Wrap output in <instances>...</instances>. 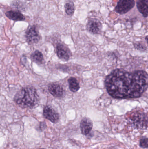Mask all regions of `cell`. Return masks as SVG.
Wrapping results in <instances>:
<instances>
[{
	"mask_svg": "<svg viewBox=\"0 0 148 149\" xmlns=\"http://www.w3.org/2000/svg\"><path fill=\"white\" fill-rule=\"evenodd\" d=\"M93 124L92 121L87 117H84L81 121L80 128L82 134L84 135L88 134L92 130Z\"/></svg>",
	"mask_w": 148,
	"mask_h": 149,
	"instance_id": "obj_10",
	"label": "cell"
},
{
	"mask_svg": "<svg viewBox=\"0 0 148 149\" xmlns=\"http://www.w3.org/2000/svg\"><path fill=\"white\" fill-rule=\"evenodd\" d=\"M132 124L135 128L147 129V117L144 113H137L131 118Z\"/></svg>",
	"mask_w": 148,
	"mask_h": 149,
	"instance_id": "obj_3",
	"label": "cell"
},
{
	"mask_svg": "<svg viewBox=\"0 0 148 149\" xmlns=\"http://www.w3.org/2000/svg\"><path fill=\"white\" fill-rule=\"evenodd\" d=\"M69 87L71 92L76 93L79 90L80 88V85L77 80L74 77H70L68 80Z\"/></svg>",
	"mask_w": 148,
	"mask_h": 149,
	"instance_id": "obj_13",
	"label": "cell"
},
{
	"mask_svg": "<svg viewBox=\"0 0 148 149\" xmlns=\"http://www.w3.org/2000/svg\"><path fill=\"white\" fill-rule=\"evenodd\" d=\"M26 41L29 45L37 44L41 39V36L35 25L30 26L25 33Z\"/></svg>",
	"mask_w": 148,
	"mask_h": 149,
	"instance_id": "obj_5",
	"label": "cell"
},
{
	"mask_svg": "<svg viewBox=\"0 0 148 149\" xmlns=\"http://www.w3.org/2000/svg\"><path fill=\"white\" fill-rule=\"evenodd\" d=\"M87 30L93 34H98L101 31L102 24L99 19L92 18L88 21L86 24Z\"/></svg>",
	"mask_w": 148,
	"mask_h": 149,
	"instance_id": "obj_6",
	"label": "cell"
},
{
	"mask_svg": "<svg viewBox=\"0 0 148 149\" xmlns=\"http://www.w3.org/2000/svg\"><path fill=\"white\" fill-rule=\"evenodd\" d=\"M135 5V0H119L115 7V11L120 15L129 12Z\"/></svg>",
	"mask_w": 148,
	"mask_h": 149,
	"instance_id": "obj_4",
	"label": "cell"
},
{
	"mask_svg": "<svg viewBox=\"0 0 148 149\" xmlns=\"http://www.w3.org/2000/svg\"><path fill=\"white\" fill-rule=\"evenodd\" d=\"M64 9L66 14L68 15H73L75 11V6L74 2L71 1H68L64 5Z\"/></svg>",
	"mask_w": 148,
	"mask_h": 149,
	"instance_id": "obj_15",
	"label": "cell"
},
{
	"mask_svg": "<svg viewBox=\"0 0 148 149\" xmlns=\"http://www.w3.org/2000/svg\"><path fill=\"white\" fill-rule=\"evenodd\" d=\"M14 101L22 108L32 109L38 104L39 96L34 87L28 86L17 92L14 97Z\"/></svg>",
	"mask_w": 148,
	"mask_h": 149,
	"instance_id": "obj_2",
	"label": "cell"
},
{
	"mask_svg": "<svg viewBox=\"0 0 148 149\" xmlns=\"http://www.w3.org/2000/svg\"><path fill=\"white\" fill-rule=\"evenodd\" d=\"M31 60L38 64L42 63L43 61V56L42 53L38 50L34 52L30 56Z\"/></svg>",
	"mask_w": 148,
	"mask_h": 149,
	"instance_id": "obj_14",
	"label": "cell"
},
{
	"mask_svg": "<svg viewBox=\"0 0 148 149\" xmlns=\"http://www.w3.org/2000/svg\"><path fill=\"white\" fill-rule=\"evenodd\" d=\"M136 7L143 17L147 18L148 16V0H138L136 2Z\"/></svg>",
	"mask_w": 148,
	"mask_h": 149,
	"instance_id": "obj_11",
	"label": "cell"
},
{
	"mask_svg": "<svg viewBox=\"0 0 148 149\" xmlns=\"http://www.w3.org/2000/svg\"><path fill=\"white\" fill-rule=\"evenodd\" d=\"M5 15L8 18L13 21H23L25 20V17L18 11L10 10L7 11Z\"/></svg>",
	"mask_w": 148,
	"mask_h": 149,
	"instance_id": "obj_12",
	"label": "cell"
},
{
	"mask_svg": "<svg viewBox=\"0 0 148 149\" xmlns=\"http://www.w3.org/2000/svg\"><path fill=\"white\" fill-rule=\"evenodd\" d=\"M43 116L44 118L53 123H56L59 120V115L58 113L50 106H46L44 107Z\"/></svg>",
	"mask_w": 148,
	"mask_h": 149,
	"instance_id": "obj_7",
	"label": "cell"
},
{
	"mask_svg": "<svg viewBox=\"0 0 148 149\" xmlns=\"http://www.w3.org/2000/svg\"><path fill=\"white\" fill-rule=\"evenodd\" d=\"M49 93L54 97L61 98L64 95L65 91L60 84L56 83L50 84L48 86Z\"/></svg>",
	"mask_w": 148,
	"mask_h": 149,
	"instance_id": "obj_9",
	"label": "cell"
},
{
	"mask_svg": "<svg viewBox=\"0 0 148 149\" xmlns=\"http://www.w3.org/2000/svg\"><path fill=\"white\" fill-rule=\"evenodd\" d=\"M148 74L143 70L129 72L114 70L106 77L105 87L115 99H131L140 97L148 88Z\"/></svg>",
	"mask_w": 148,
	"mask_h": 149,
	"instance_id": "obj_1",
	"label": "cell"
},
{
	"mask_svg": "<svg viewBox=\"0 0 148 149\" xmlns=\"http://www.w3.org/2000/svg\"><path fill=\"white\" fill-rule=\"evenodd\" d=\"M56 50L57 56L60 59L63 61L69 60L71 52L65 45L61 44H58L56 45Z\"/></svg>",
	"mask_w": 148,
	"mask_h": 149,
	"instance_id": "obj_8",
	"label": "cell"
},
{
	"mask_svg": "<svg viewBox=\"0 0 148 149\" xmlns=\"http://www.w3.org/2000/svg\"><path fill=\"white\" fill-rule=\"evenodd\" d=\"M148 141L147 137H142L140 140V146L143 148H148Z\"/></svg>",
	"mask_w": 148,
	"mask_h": 149,
	"instance_id": "obj_16",
	"label": "cell"
}]
</instances>
